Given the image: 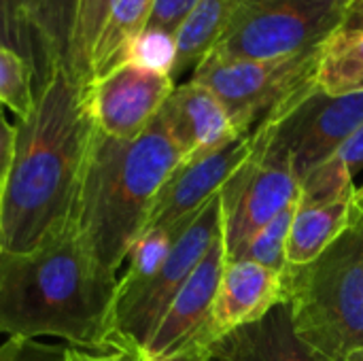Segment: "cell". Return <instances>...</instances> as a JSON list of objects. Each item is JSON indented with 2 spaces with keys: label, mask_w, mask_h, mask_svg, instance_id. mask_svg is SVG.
Instances as JSON below:
<instances>
[{
  "label": "cell",
  "mask_w": 363,
  "mask_h": 361,
  "mask_svg": "<svg viewBox=\"0 0 363 361\" xmlns=\"http://www.w3.org/2000/svg\"><path fill=\"white\" fill-rule=\"evenodd\" d=\"M85 85L68 68L51 70L28 117L15 123V153L0 185V255L32 253L70 223L96 130Z\"/></svg>",
  "instance_id": "cell-1"
},
{
  "label": "cell",
  "mask_w": 363,
  "mask_h": 361,
  "mask_svg": "<svg viewBox=\"0 0 363 361\" xmlns=\"http://www.w3.org/2000/svg\"><path fill=\"white\" fill-rule=\"evenodd\" d=\"M117 281L94 264L68 223L32 253L0 255V334L108 351Z\"/></svg>",
  "instance_id": "cell-2"
},
{
  "label": "cell",
  "mask_w": 363,
  "mask_h": 361,
  "mask_svg": "<svg viewBox=\"0 0 363 361\" xmlns=\"http://www.w3.org/2000/svg\"><path fill=\"white\" fill-rule=\"evenodd\" d=\"M183 160L160 113L130 140L94 130L70 226L104 274L119 279L132 245L147 230L160 189Z\"/></svg>",
  "instance_id": "cell-3"
},
{
  "label": "cell",
  "mask_w": 363,
  "mask_h": 361,
  "mask_svg": "<svg viewBox=\"0 0 363 361\" xmlns=\"http://www.w3.org/2000/svg\"><path fill=\"white\" fill-rule=\"evenodd\" d=\"M296 336L321 361H363V209L311 264L287 272Z\"/></svg>",
  "instance_id": "cell-4"
},
{
  "label": "cell",
  "mask_w": 363,
  "mask_h": 361,
  "mask_svg": "<svg viewBox=\"0 0 363 361\" xmlns=\"http://www.w3.org/2000/svg\"><path fill=\"white\" fill-rule=\"evenodd\" d=\"M353 0H234L228 21L204 57L219 62L274 60L323 47Z\"/></svg>",
  "instance_id": "cell-5"
},
{
  "label": "cell",
  "mask_w": 363,
  "mask_h": 361,
  "mask_svg": "<svg viewBox=\"0 0 363 361\" xmlns=\"http://www.w3.org/2000/svg\"><path fill=\"white\" fill-rule=\"evenodd\" d=\"M221 236V196L217 194L179 232L162 268L140 287L115 296L108 349L143 351L181 287Z\"/></svg>",
  "instance_id": "cell-6"
},
{
  "label": "cell",
  "mask_w": 363,
  "mask_h": 361,
  "mask_svg": "<svg viewBox=\"0 0 363 361\" xmlns=\"http://www.w3.org/2000/svg\"><path fill=\"white\" fill-rule=\"evenodd\" d=\"M300 191L302 183L289 153L264 126H257L249 157L219 191L225 260H234L259 228L298 204Z\"/></svg>",
  "instance_id": "cell-7"
},
{
  "label": "cell",
  "mask_w": 363,
  "mask_h": 361,
  "mask_svg": "<svg viewBox=\"0 0 363 361\" xmlns=\"http://www.w3.org/2000/svg\"><path fill=\"white\" fill-rule=\"evenodd\" d=\"M323 47L274 60L204 57L191 72V81L219 98L240 134H251L274 109L317 79Z\"/></svg>",
  "instance_id": "cell-8"
},
{
  "label": "cell",
  "mask_w": 363,
  "mask_h": 361,
  "mask_svg": "<svg viewBox=\"0 0 363 361\" xmlns=\"http://www.w3.org/2000/svg\"><path fill=\"white\" fill-rule=\"evenodd\" d=\"M362 123L363 91L332 96L313 81L274 109L259 126L289 153L302 183V179L328 162Z\"/></svg>",
  "instance_id": "cell-9"
},
{
  "label": "cell",
  "mask_w": 363,
  "mask_h": 361,
  "mask_svg": "<svg viewBox=\"0 0 363 361\" xmlns=\"http://www.w3.org/2000/svg\"><path fill=\"white\" fill-rule=\"evenodd\" d=\"M225 266L223 236L208 249L204 260L181 287L155 332L143 347L149 361H211L219 340L213 306Z\"/></svg>",
  "instance_id": "cell-10"
},
{
  "label": "cell",
  "mask_w": 363,
  "mask_h": 361,
  "mask_svg": "<svg viewBox=\"0 0 363 361\" xmlns=\"http://www.w3.org/2000/svg\"><path fill=\"white\" fill-rule=\"evenodd\" d=\"M174 87L172 77L121 64L85 85V104L102 134L130 140L149 128Z\"/></svg>",
  "instance_id": "cell-11"
},
{
  "label": "cell",
  "mask_w": 363,
  "mask_h": 361,
  "mask_svg": "<svg viewBox=\"0 0 363 361\" xmlns=\"http://www.w3.org/2000/svg\"><path fill=\"white\" fill-rule=\"evenodd\" d=\"M251 147L253 132L238 134L208 153L183 160L160 189L147 230L187 226L223 189L232 174L249 157Z\"/></svg>",
  "instance_id": "cell-12"
},
{
  "label": "cell",
  "mask_w": 363,
  "mask_h": 361,
  "mask_svg": "<svg viewBox=\"0 0 363 361\" xmlns=\"http://www.w3.org/2000/svg\"><path fill=\"white\" fill-rule=\"evenodd\" d=\"M281 302H287V274L249 260H225L213 306L219 338L264 319Z\"/></svg>",
  "instance_id": "cell-13"
},
{
  "label": "cell",
  "mask_w": 363,
  "mask_h": 361,
  "mask_svg": "<svg viewBox=\"0 0 363 361\" xmlns=\"http://www.w3.org/2000/svg\"><path fill=\"white\" fill-rule=\"evenodd\" d=\"M160 117L185 160L208 153L240 134L219 98L191 79L172 89Z\"/></svg>",
  "instance_id": "cell-14"
},
{
  "label": "cell",
  "mask_w": 363,
  "mask_h": 361,
  "mask_svg": "<svg viewBox=\"0 0 363 361\" xmlns=\"http://www.w3.org/2000/svg\"><path fill=\"white\" fill-rule=\"evenodd\" d=\"M211 361H321L294 332L287 302L274 306L264 319L221 336Z\"/></svg>",
  "instance_id": "cell-15"
},
{
  "label": "cell",
  "mask_w": 363,
  "mask_h": 361,
  "mask_svg": "<svg viewBox=\"0 0 363 361\" xmlns=\"http://www.w3.org/2000/svg\"><path fill=\"white\" fill-rule=\"evenodd\" d=\"M81 0H23V21L34 49L36 89L55 68L70 70Z\"/></svg>",
  "instance_id": "cell-16"
},
{
  "label": "cell",
  "mask_w": 363,
  "mask_h": 361,
  "mask_svg": "<svg viewBox=\"0 0 363 361\" xmlns=\"http://www.w3.org/2000/svg\"><path fill=\"white\" fill-rule=\"evenodd\" d=\"M355 211H357V191L328 204H317V206L298 204L287 238L289 270L315 262L351 226Z\"/></svg>",
  "instance_id": "cell-17"
},
{
  "label": "cell",
  "mask_w": 363,
  "mask_h": 361,
  "mask_svg": "<svg viewBox=\"0 0 363 361\" xmlns=\"http://www.w3.org/2000/svg\"><path fill=\"white\" fill-rule=\"evenodd\" d=\"M155 0H115L91 51V79L123 64L128 45L149 26Z\"/></svg>",
  "instance_id": "cell-18"
},
{
  "label": "cell",
  "mask_w": 363,
  "mask_h": 361,
  "mask_svg": "<svg viewBox=\"0 0 363 361\" xmlns=\"http://www.w3.org/2000/svg\"><path fill=\"white\" fill-rule=\"evenodd\" d=\"M234 0H200L191 15L185 19L181 30L177 32V66L172 79H179L187 70H196V66L204 60L211 47L217 43Z\"/></svg>",
  "instance_id": "cell-19"
},
{
  "label": "cell",
  "mask_w": 363,
  "mask_h": 361,
  "mask_svg": "<svg viewBox=\"0 0 363 361\" xmlns=\"http://www.w3.org/2000/svg\"><path fill=\"white\" fill-rule=\"evenodd\" d=\"M315 81L332 96L363 91V32H336L325 43Z\"/></svg>",
  "instance_id": "cell-20"
},
{
  "label": "cell",
  "mask_w": 363,
  "mask_h": 361,
  "mask_svg": "<svg viewBox=\"0 0 363 361\" xmlns=\"http://www.w3.org/2000/svg\"><path fill=\"white\" fill-rule=\"evenodd\" d=\"M183 228H149V230H145L128 253V260L123 264L125 270H123V274H119L115 296L128 294V291L140 287L143 283H147L166 262V257Z\"/></svg>",
  "instance_id": "cell-21"
},
{
  "label": "cell",
  "mask_w": 363,
  "mask_h": 361,
  "mask_svg": "<svg viewBox=\"0 0 363 361\" xmlns=\"http://www.w3.org/2000/svg\"><path fill=\"white\" fill-rule=\"evenodd\" d=\"M36 100V70L30 60L9 47H0V104L15 113L17 121L28 117Z\"/></svg>",
  "instance_id": "cell-22"
},
{
  "label": "cell",
  "mask_w": 363,
  "mask_h": 361,
  "mask_svg": "<svg viewBox=\"0 0 363 361\" xmlns=\"http://www.w3.org/2000/svg\"><path fill=\"white\" fill-rule=\"evenodd\" d=\"M298 204L285 209L281 215H277L272 221H268L264 228H259L247 240V245L240 249V253L234 260H249V262L266 266V268H270L274 272L287 274L289 272L287 238H289V228H291L294 215L298 211Z\"/></svg>",
  "instance_id": "cell-23"
},
{
  "label": "cell",
  "mask_w": 363,
  "mask_h": 361,
  "mask_svg": "<svg viewBox=\"0 0 363 361\" xmlns=\"http://www.w3.org/2000/svg\"><path fill=\"white\" fill-rule=\"evenodd\" d=\"M113 2L115 0H81L79 4L70 70L83 83H89L91 79V51L102 32V26L108 17Z\"/></svg>",
  "instance_id": "cell-24"
},
{
  "label": "cell",
  "mask_w": 363,
  "mask_h": 361,
  "mask_svg": "<svg viewBox=\"0 0 363 361\" xmlns=\"http://www.w3.org/2000/svg\"><path fill=\"white\" fill-rule=\"evenodd\" d=\"M177 36L157 28H145L125 49L123 64L138 66L149 72L172 77L177 66Z\"/></svg>",
  "instance_id": "cell-25"
},
{
  "label": "cell",
  "mask_w": 363,
  "mask_h": 361,
  "mask_svg": "<svg viewBox=\"0 0 363 361\" xmlns=\"http://www.w3.org/2000/svg\"><path fill=\"white\" fill-rule=\"evenodd\" d=\"M0 47L15 49L30 60L36 70L34 49L23 21V0H0Z\"/></svg>",
  "instance_id": "cell-26"
},
{
  "label": "cell",
  "mask_w": 363,
  "mask_h": 361,
  "mask_svg": "<svg viewBox=\"0 0 363 361\" xmlns=\"http://www.w3.org/2000/svg\"><path fill=\"white\" fill-rule=\"evenodd\" d=\"M0 361H66V345H43L26 338H9L0 345Z\"/></svg>",
  "instance_id": "cell-27"
},
{
  "label": "cell",
  "mask_w": 363,
  "mask_h": 361,
  "mask_svg": "<svg viewBox=\"0 0 363 361\" xmlns=\"http://www.w3.org/2000/svg\"><path fill=\"white\" fill-rule=\"evenodd\" d=\"M200 0H155L151 19L147 28H157L168 34H174L181 30L185 19L191 15V11L198 6Z\"/></svg>",
  "instance_id": "cell-28"
},
{
  "label": "cell",
  "mask_w": 363,
  "mask_h": 361,
  "mask_svg": "<svg viewBox=\"0 0 363 361\" xmlns=\"http://www.w3.org/2000/svg\"><path fill=\"white\" fill-rule=\"evenodd\" d=\"M332 157H336L355 179V174L363 168V123L345 140V145Z\"/></svg>",
  "instance_id": "cell-29"
},
{
  "label": "cell",
  "mask_w": 363,
  "mask_h": 361,
  "mask_svg": "<svg viewBox=\"0 0 363 361\" xmlns=\"http://www.w3.org/2000/svg\"><path fill=\"white\" fill-rule=\"evenodd\" d=\"M66 361H149L134 349H108V351H83L66 347Z\"/></svg>",
  "instance_id": "cell-30"
},
{
  "label": "cell",
  "mask_w": 363,
  "mask_h": 361,
  "mask_svg": "<svg viewBox=\"0 0 363 361\" xmlns=\"http://www.w3.org/2000/svg\"><path fill=\"white\" fill-rule=\"evenodd\" d=\"M15 136H17V128L6 119V115H4V111L0 106V185L6 179L11 162H13Z\"/></svg>",
  "instance_id": "cell-31"
},
{
  "label": "cell",
  "mask_w": 363,
  "mask_h": 361,
  "mask_svg": "<svg viewBox=\"0 0 363 361\" xmlns=\"http://www.w3.org/2000/svg\"><path fill=\"white\" fill-rule=\"evenodd\" d=\"M338 32H363V0H353L345 13V19H342V26Z\"/></svg>",
  "instance_id": "cell-32"
},
{
  "label": "cell",
  "mask_w": 363,
  "mask_h": 361,
  "mask_svg": "<svg viewBox=\"0 0 363 361\" xmlns=\"http://www.w3.org/2000/svg\"><path fill=\"white\" fill-rule=\"evenodd\" d=\"M357 200H363V185L362 187H357Z\"/></svg>",
  "instance_id": "cell-33"
},
{
  "label": "cell",
  "mask_w": 363,
  "mask_h": 361,
  "mask_svg": "<svg viewBox=\"0 0 363 361\" xmlns=\"http://www.w3.org/2000/svg\"><path fill=\"white\" fill-rule=\"evenodd\" d=\"M357 204H359V206H362V209H363V200H357Z\"/></svg>",
  "instance_id": "cell-34"
}]
</instances>
